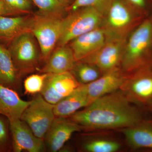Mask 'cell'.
<instances>
[{"label":"cell","instance_id":"15","mask_svg":"<svg viewBox=\"0 0 152 152\" xmlns=\"http://www.w3.org/2000/svg\"><path fill=\"white\" fill-rule=\"evenodd\" d=\"M30 102L23 100L15 90L0 85V114L10 121L20 119Z\"/></svg>","mask_w":152,"mask_h":152},{"label":"cell","instance_id":"8","mask_svg":"<svg viewBox=\"0 0 152 152\" xmlns=\"http://www.w3.org/2000/svg\"><path fill=\"white\" fill-rule=\"evenodd\" d=\"M14 152H42L45 150L43 139L35 135L29 127L21 120L10 121Z\"/></svg>","mask_w":152,"mask_h":152},{"label":"cell","instance_id":"12","mask_svg":"<svg viewBox=\"0 0 152 152\" xmlns=\"http://www.w3.org/2000/svg\"><path fill=\"white\" fill-rule=\"evenodd\" d=\"M33 16L0 17V43L9 45L23 33L31 32Z\"/></svg>","mask_w":152,"mask_h":152},{"label":"cell","instance_id":"19","mask_svg":"<svg viewBox=\"0 0 152 152\" xmlns=\"http://www.w3.org/2000/svg\"><path fill=\"white\" fill-rule=\"evenodd\" d=\"M128 144L134 149L152 150V122L142 121L138 124L123 129Z\"/></svg>","mask_w":152,"mask_h":152},{"label":"cell","instance_id":"26","mask_svg":"<svg viewBox=\"0 0 152 152\" xmlns=\"http://www.w3.org/2000/svg\"><path fill=\"white\" fill-rule=\"evenodd\" d=\"M113 0H74L70 7L72 11H75L85 7H92L102 12L107 10Z\"/></svg>","mask_w":152,"mask_h":152},{"label":"cell","instance_id":"25","mask_svg":"<svg viewBox=\"0 0 152 152\" xmlns=\"http://www.w3.org/2000/svg\"><path fill=\"white\" fill-rule=\"evenodd\" d=\"M42 14L62 16L65 7L59 0H31Z\"/></svg>","mask_w":152,"mask_h":152},{"label":"cell","instance_id":"17","mask_svg":"<svg viewBox=\"0 0 152 152\" xmlns=\"http://www.w3.org/2000/svg\"><path fill=\"white\" fill-rule=\"evenodd\" d=\"M130 97L141 104H150L152 102V73L145 72L138 75L129 83H124Z\"/></svg>","mask_w":152,"mask_h":152},{"label":"cell","instance_id":"20","mask_svg":"<svg viewBox=\"0 0 152 152\" xmlns=\"http://www.w3.org/2000/svg\"><path fill=\"white\" fill-rule=\"evenodd\" d=\"M107 10L109 22L113 27H124L130 22V12L124 0H113Z\"/></svg>","mask_w":152,"mask_h":152},{"label":"cell","instance_id":"4","mask_svg":"<svg viewBox=\"0 0 152 152\" xmlns=\"http://www.w3.org/2000/svg\"><path fill=\"white\" fill-rule=\"evenodd\" d=\"M14 64L22 75L37 69L41 54L31 32L23 33L9 44Z\"/></svg>","mask_w":152,"mask_h":152},{"label":"cell","instance_id":"27","mask_svg":"<svg viewBox=\"0 0 152 152\" xmlns=\"http://www.w3.org/2000/svg\"><path fill=\"white\" fill-rule=\"evenodd\" d=\"M5 2L19 15L30 14L32 9L31 0H4Z\"/></svg>","mask_w":152,"mask_h":152},{"label":"cell","instance_id":"31","mask_svg":"<svg viewBox=\"0 0 152 152\" xmlns=\"http://www.w3.org/2000/svg\"><path fill=\"white\" fill-rule=\"evenodd\" d=\"M149 104L150 106V108H151V110L152 111V102H151V103Z\"/></svg>","mask_w":152,"mask_h":152},{"label":"cell","instance_id":"6","mask_svg":"<svg viewBox=\"0 0 152 152\" xmlns=\"http://www.w3.org/2000/svg\"><path fill=\"white\" fill-rule=\"evenodd\" d=\"M152 43V22L147 20L133 33L129 40L124 59V66L132 70L145 63Z\"/></svg>","mask_w":152,"mask_h":152},{"label":"cell","instance_id":"28","mask_svg":"<svg viewBox=\"0 0 152 152\" xmlns=\"http://www.w3.org/2000/svg\"><path fill=\"white\" fill-rule=\"evenodd\" d=\"M18 15H20L11 9L4 0H0V17Z\"/></svg>","mask_w":152,"mask_h":152},{"label":"cell","instance_id":"3","mask_svg":"<svg viewBox=\"0 0 152 152\" xmlns=\"http://www.w3.org/2000/svg\"><path fill=\"white\" fill-rule=\"evenodd\" d=\"M101 12L94 7H85L64 18L62 32L57 45H66L79 36L97 28L101 22Z\"/></svg>","mask_w":152,"mask_h":152},{"label":"cell","instance_id":"22","mask_svg":"<svg viewBox=\"0 0 152 152\" xmlns=\"http://www.w3.org/2000/svg\"><path fill=\"white\" fill-rule=\"evenodd\" d=\"M83 148L89 152H115L120 149L121 145L112 140L96 139L85 143Z\"/></svg>","mask_w":152,"mask_h":152},{"label":"cell","instance_id":"5","mask_svg":"<svg viewBox=\"0 0 152 152\" xmlns=\"http://www.w3.org/2000/svg\"><path fill=\"white\" fill-rule=\"evenodd\" d=\"M54 105L38 94L23 112L20 119L29 127L36 137L44 140L56 117Z\"/></svg>","mask_w":152,"mask_h":152},{"label":"cell","instance_id":"9","mask_svg":"<svg viewBox=\"0 0 152 152\" xmlns=\"http://www.w3.org/2000/svg\"><path fill=\"white\" fill-rule=\"evenodd\" d=\"M82 129L80 125L66 118L56 117L44 139L46 148L50 152L58 151L74 133Z\"/></svg>","mask_w":152,"mask_h":152},{"label":"cell","instance_id":"21","mask_svg":"<svg viewBox=\"0 0 152 152\" xmlns=\"http://www.w3.org/2000/svg\"><path fill=\"white\" fill-rule=\"evenodd\" d=\"M71 72L80 84H88L99 77L97 70L88 64L76 63Z\"/></svg>","mask_w":152,"mask_h":152},{"label":"cell","instance_id":"14","mask_svg":"<svg viewBox=\"0 0 152 152\" xmlns=\"http://www.w3.org/2000/svg\"><path fill=\"white\" fill-rule=\"evenodd\" d=\"M43 67L42 73L60 74L71 72L76 61L72 50L66 45L60 46L53 50Z\"/></svg>","mask_w":152,"mask_h":152},{"label":"cell","instance_id":"7","mask_svg":"<svg viewBox=\"0 0 152 152\" xmlns=\"http://www.w3.org/2000/svg\"><path fill=\"white\" fill-rule=\"evenodd\" d=\"M80 85L71 72L48 74L40 94L48 102L55 105Z\"/></svg>","mask_w":152,"mask_h":152},{"label":"cell","instance_id":"24","mask_svg":"<svg viewBox=\"0 0 152 152\" xmlns=\"http://www.w3.org/2000/svg\"><path fill=\"white\" fill-rule=\"evenodd\" d=\"M48 75L46 73L33 74L27 77L24 81L25 94L35 95L40 94Z\"/></svg>","mask_w":152,"mask_h":152},{"label":"cell","instance_id":"30","mask_svg":"<svg viewBox=\"0 0 152 152\" xmlns=\"http://www.w3.org/2000/svg\"><path fill=\"white\" fill-rule=\"evenodd\" d=\"M72 1V0H59L60 2L65 7L69 4V3H71V1Z\"/></svg>","mask_w":152,"mask_h":152},{"label":"cell","instance_id":"13","mask_svg":"<svg viewBox=\"0 0 152 152\" xmlns=\"http://www.w3.org/2000/svg\"><path fill=\"white\" fill-rule=\"evenodd\" d=\"M87 84H81L69 95L54 105L56 117L70 116L79 110L90 104Z\"/></svg>","mask_w":152,"mask_h":152},{"label":"cell","instance_id":"23","mask_svg":"<svg viewBox=\"0 0 152 152\" xmlns=\"http://www.w3.org/2000/svg\"><path fill=\"white\" fill-rule=\"evenodd\" d=\"M12 151V141L10 121L0 114V152Z\"/></svg>","mask_w":152,"mask_h":152},{"label":"cell","instance_id":"10","mask_svg":"<svg viewBox=\"0 0 152 152\" xmlns=\"http://www.w3.org/2000/svg\"><path fill=\"white\" fill-rule=\"evenodd\" d=\"M103 30L95 29L71 41L70 48L76 61H80L94 55L105 45Z\"/></svg>","mask_w":152,"mask_h":152},{"label":"cell","instance_id":"2","mask_svg":"<svg viewBox=\"0 0 152 152\" xmlns=\"http://www.w3.org/2000/svg\"><path fill=\"white\" fill-rule=\"evenodd\" d=\"M64 18L59 15L39 13L33 16L31 32L37 41L42 58L47 60L62 32Z\"/></svg>","mask_w":152,"mask_h":152},{"label":"cell","instance_id":"1","mask_svg":"<svg viewBox=\"0 0 152 152\" xmlns=\"http://www.w3.org/2000/svg\"><path fill=\"white\" fill-rule=\"evenodd\" d=\"M70 116L82 128L95 130L123 129L143 121L138 109L125 95L116 91L96 99Z\"/></svg>","mask_w":152,"mask_h":152},{"label":"cell","instance_id":"18","mask_svg":"<svg viewBox=\"0 0 152 152\" xmlns=\"http://www.w3.org/2000/svg\"><path fill=\"white\" fill-rule=\"evenodd\" d=\"M121 54L120 44L112 42L105 44L94 55L80 61L88 60L102 70L107 72L116 68L121 59Z\"/></svg>","mask_w":152,"mask_h":152},{"label":"cell","instance_id":"11","mask_svg":"<svg viewBox=\"0 0 152 152\" xmlns=\"http://www.w3.org/2000/svg\"><path fill=\"white\" fill-rule=\"evenodd\" d=\"M125 79L116 68L107 72L104 75L87 84L90 103L96 99L115 92L121 88Z\"/></svg>","mask_w":152,"mask_h":152},{"label":"cell","instance_id":"29","mask_svg":"<svg viewBox=\"0 0 152 152\" xmlns=\"http://www.w3.org/2000/svg\"><path fill=\"white\" fill-rule=\"evenodd\" d=\"M131 4L138 8H143L146 5L145 0H127Z\"/></svg>","mask_w":152,"mask_h":152},{"label":"cell","instance_id":"16","mask_svg":"<svg viewBox=\"0 0 152 152\" xmlns=\"http://www.w3.org/2000/svg\"><path fill=\"white\" fill-rule=\"evenodd\" d=\"M21 75L16 68L8 48L0 43V85L18 91Z\"/></svg>","mask_w":152,"mask_h":152}]
</instances>
